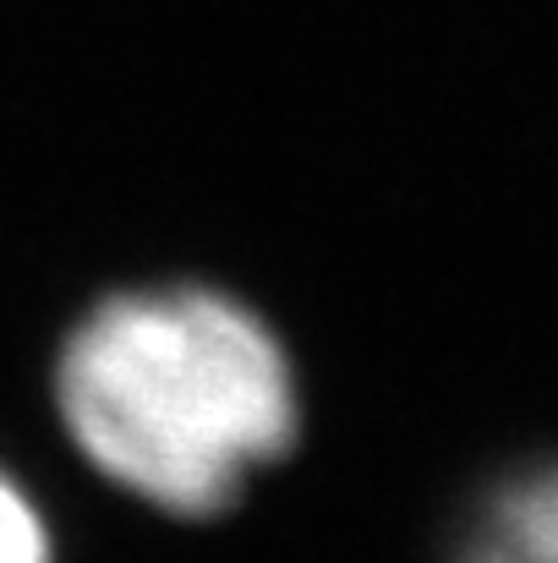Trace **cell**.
Returning <instances> with one entry per match:
<instances>
[{"mask_svg":"<svg viewBox=\"0 0 558 563\" xmlns=\"http://www.w3.org/2000/svg\"><path fill=\"white\" fill-rule=\"evenodd\" d=\"M77 449L165 515H219L296 438L280 340L203 285L110 296L61 351Z\"/></svg>","mask_w":558,"mask_h":563,"instance_id":"cell-1","label":"cell"},{"mask_svg":"<svg viewBox=\"0 0 558 563\" xmlns=\"http://www.w3.org/2000/svg\"><path fill=\"white\" fill-rule=\"evenodd\" d=\"M460 563H558V465L504 482L477 515Z\"/></svg>","mask_w":558,"mask_h":563,"instance_id":"cell-2","label":"cell"},{"mask_svg":"<svg viewBox=\"0 0 558 563\" xmlns=\"http://www.w3.org/2000/svg\"><path fill=\"white\" fill-rule=\"evenodd\" d=\"M0 563H50V542L33 504L6 476H0Z\"/></svg>","mask_w":558,"mask_h":563,"instance_id":"cell-3","label":"cell"}]
</instances>
